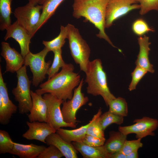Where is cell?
Wrapping results in <instances>:
<instances>
[{"label":"cell","mask_w":158,"mask_h":158,"mask_svg":"<svg viewBox=\"0 0 158 158\" xmlns=\"http://www.w3.org/2000/svg\"><path fill=\"white\" fill-rule=\"evenodd\" d=\"M133 122L135 123L130 126H119L118 130L127 135L135 134L137 139H142L148 135L154 136V131L158 127V120L148 117L135 119Z\"/></svg>","instance_id":"obj_11"},{"label":"cell","mask_w":158,"mask_h":158,"mask_svg":"<svg viewBox=\"0 0 158 158\" xmlns=\"http://www.w3.org/2000/svg\"><path fill=\"white\" fill-rule=\"evenodd\" d=\"M47 0H28L30 4L35 6L37 5H43Z\"/></svg>","instance_id":"obj_38"},{"label":"cell","mask_w":158,"mask_h":158,"mask_svg":"<svg viewBox=\"0 0 158 158\" xmlns=\"http://www.w3.org/2000/svg\"><path fill=\"white\" fill-rule=\"evenodd\" d=\"M13 0H0V30L3 31L11 25V4Z\"/></svg>","instance_id":"obj_24"},{"label":"cell","mask_w":158,"mask_h":158,"mask_svg":"<svg viewBox=\"0 0 158 158\" xmlns=\"http://www.w3.org/2000/svg\"><path fill=\"white\" fill-rule=\"evenodd\" d=\"M72 143L84 158H110V154L104 145L91 146L85 144L82 141L73 142Z\"/></svg>","instance_id":"obj_19"},{"label":"cell","mask_w":158,"mask_h":158,"mask_svg":"<svg viewBox=\"0 0 158 158\" xmlns=\"http://www.w3.org/2000/svg\"><path fill=\"white\" fill-rule=\"evenodd\" d=\"M96 116V114L86 125L78 128L69 130L61 128L57 130L56 132L64 140L68 142L71 143L73 142L82 141L86 134L88 127L93 121Z\"/></svg>","instance_id":"obj_21"},{"label":"cell","mask_w":158,"mask_h":158,"mask_svg":"<svg viewBox=\"0 0 158 158\" xmlns=\"http://www.w3.org/2000/svg\"><path fill=\"white\" fill-rule=\"evenodd\" d=\"M74 70L73 64L66 63L60 72L41 84L35 92L42 95L50 93L63 101L71 99L74 89L81 80L80 75Z\"/></svg>","instance_id":"obj_1"},{"label":"cell","mask_w":158,"mask_h":158,"mask_svg":"<svg viewBox=\"0 0 158 158\" xmlns=\"http://www.w3.org/2000/svg\"><path fill=\"white\" fill-rule=\"evenodd\" d=\"M137 0H108L107 7L105 28H108L113 22L130 11L140 9Z\"/></svg>","instance_id":"obj_10"},{"label":"cell","mask_w":158,"mask_h":158,"mask_svg":"<svg viewBox=\"0 0 158 158\" xmlns=\"http://www.w3.org/2000/svg\"><path fill=\"white\" fill-rule=\"evenodd\" d=\"M85 81L87 83V93L94 96L101 95L106 105L116 97L108 87L107 78L101 60L98 59L90 61L87 71Z\"/></svg>","instance_id":"obj_3"},{"label":"cell","mask_w":158,"mask_h":158,"mask_svg":"<svg viewBox=\"0 0 158 158\" xmlns=\"http://www.w3.org/2000/svg\"><path fill=\"white\" fill-rule=\"evenodd\" d=\"M148 71L145 69L138 66L131 73L132 77L131 82L129 85L128 89L131 91L136 89L138 84Z\"/></svg>","instance_id":"obj_32"},{"label":"cell","mask_w":158,"mask_h":158,"mask_svg":"<svg viewBox=\"0 0 158 158\" xmlns=\"http://www.w3.org/2000/svg\"><path fill=\"white\" fill-rule=\"evenodd\" d=\"M32 106L28 114L30 122L38 121L47 122V106L42 95L31 90Z\"/></svg>","instance_id":"obj_16"},{"label":"cell","mask_w":158,"mask_h":158,"mask_svg":"<svg viewBox=\"0 0 158 158\" xmlns=\"http://www.w3.org/2000/svg\"><path fill=\"white\" fill-rule=\"evenodd\" d=\"M108 106L109 110L114 114L123 117L128 115L127 103L124 98L116 97L110 101Z\"/></svg>","instance_id":"obj_26"},{"label":"cell","mask_w":158,"mask_h":158,"mask_svg":"<svg viewBox=\"0 0 158 158\" xmlns=\"http://www.w3.org/2000/svg\"><path fill=\"white\" fill-rule=\"evenodd\" d=\"M141 139L138 138L131 140H126L120 151L127 155L133 151L138 150L143 146V144L141 141Z\"/></svg>","instance_id":"obj_34"},{"label":"cell","mask_w":158,"mask_h":158,"mask_svg":"<svg viewBox=\"0 0 158 158\" xmlns=\"http://www.w3.org/2000/svg\"><path fill=\"white\" fill-rule=\"evenodd\" d=\"M68 29L66 26L61 25L60 32L56 38L50 41H42L43 44L49 51L53 52L56 50L61 49L67 38Z\"/></svg>","instance_id":"obj_25"},{"label":"cell","mask_w":158,"mask_h":158,"mask_svg":"<svg viewBox=\"0 0 158 158\" xmlns=\"http://www.w3.org/2000/svg\"><path fill=\"white\" fill-rule=\"evenodd\" d=\"M64 0H47L42 5L40 22L36 30V32L45 24L54 13L57 8Z\"/></svg>","instance_id":"obj_23"},{"label":"cell","mask_w":158,"mask_h":158,"mask_svg":"<svg viewBox=\"0 0 158 158\" xmlns=\"http://www.w3.org/2000/svg\"><path fill=\"white\" fill-rule=\"evenodd\" d=\"M1 44V55L6 62L5 72H16L24 65V58L21 54L11 47L8 43L2 42Z\"/></svg>","instance_id":"obj_15"},{"label":"cell","mask_w":158,"mask_h":158,"mask_svg":"<svg viewBox=\"0 0 158 158\" xmlns=\"http://www.w3.org/2000/svg\"><path fill=\"white\" fill-rule=\"evenodd\" d=\"M27 66L24 65L16 72L17 83L12 91L16 101L18 103L19 113L24 114L29 112L32 106L30 86L31 81L27 73Z\"/></svg>","instance_id":"obj_5"},{"label":"cell","mask_w":158,"mask_h":158,"mask_svg":"<svg viewBox=\"0 0 158 158\" xmlns=\"http://www.w3.org/2000/svg\"><path fill=\"white\" fill-rule=\"evenodd\" d=\"M108 0H73V16L76 19L81 17L93 24L99 31L97 36L103 39L111 46H114L105 33V18Z\"/></svg>","instance_id":"obj_2"},{"label":"cell","mask_w":158,"mask_h":158,"mask_svg":"<svg viewBox=\"0 0 158 158\" xmlns=\"http://www.w3.org/2000/svg\"><path fill=\"white\" fill-rule=\"evenodd\" d=\"M53 52L54 54V59L47 72L48 80L49 79L58 73L60 68L62 67L66 63L62 57L61 49L56 50Z\"/></svg>","instance_id":"obj_28"},{"label":"cell","mask_w":158,"mask_h":158,"mask_svg":"<svg viewBox=\"0 0 158 158\" xmlns=\"http://www.w3.org/2000/svg\"><path fill=\"white\" fill-rule=\"evenodd\" d=\"M4 39L6 41L10 38L14 39L19 45L20 54L24 58L30 51L29 46L32 37L27 31L18 23L17 20L6 29Z\"/></svg>","instance_id":"obj_13"},{"label":"cell","mask_w":158,"mask_h":158,"mask_svg":"<svg viewBox=\"0 0 158 158\" xmlns=\"http://www.w3.org/2000/svg\"><path fill=\"white\" fill-rule=\"evenodd\" d=\"M127 136L119 130L110 131L109 137L104 145L107 152L111 154L120 151L127 140Z\"/></svg>","instance_id":"obj_22"},{"label":"cell","mask_w":158,"mask_h":158,"mask_svg":"<svg viewBox=\"0 0 158 158\" xmlns=\"http://www.w3.org/2000/svg\"><path fill=\"white\" fill-rule=\"evenodd\" d=\"M46 147L43 145L32 143L26 145L14 142L13 147L10 154L20 158H37Z\"/></svg>","instance_id":"obj_20"},{"label":"cell","mask_w":158,"mask_h":158,"mask_svg":"<svg viewBox=\"0 0 158 158\" xmlns=\"http://www.w3.org/2000/svg\"><path fill=\"white\" fill-rule=\"evenodd\" d=\"M14 142L6 131L0 130V154H10L14 146Z\"/></svg>","instance_id":"obj_30"},{"label":"cell","mask_w":158,"mask_h":158,"mask_svg":"<svg viewBox=\"0 0 158 158\" xmlns=\"http://www.w3.org/2000/svg\"><path fill=\"white\" fill-rule=\"evenodd\" d=\"M137 1L140 6L139 13L141 15H143L152 10L158 11V0Z\"/></svg>","instance_id":"obj_33"},{"label":"cell","mask_w":158,"mask_h":158,"mask_svg":"<svg viewBox=\"0 0 158 158\" xmlns=\"http://www.w3.org/2000/svg\"><path fill=\"white\" fill-rule=\"evenodd\" d=\"M17 107L10 99L6 87L0 68V123L8 124L13 114L16 113Z\"/></svg>","instance_id":"obj_12"},{"label":"cell","mask_w":158,"mask_h":158,"mask_svg":"<svg viewBox=\"0 0 158 158\" xmlns=\"http://www.w3.org/2000/svg\"><path fill=\"white\" fill-rule=\"evenodd\" d=\"M132 29L134 34L139 36L144 35L150 32H153L154 30L150 27L147 22L143 19L138 18L133 23Z\"/></svg>","instance_id":"obj_31"},{"label":"cell","mask_w":158,"mask_h":158,"mask_svg":"<svg viewBox=\"0 0 158 158\" xmlns=\"http://www.w3.org/2000/svg\"><path fill=\"white\" fill-rule=\"evenodd\" d=\"M84 82L83 78L79 85L74 89L72 99L64 101L62 104L61 113L64 121L67 123L77 124L78 121L76 114L77 111L89 101L88 97L82 92Z\"/></svg>","instance_id":"obj_9"},{"label":"cell","mask_w":158,"mask_h":158,"mask_svg":"<svg viewBox=\"0 0 158 158\" xmlns=\"http://www.w3.org/2000/svg\"><path fill=\"white\" fill-rule=\"evenodd\" d=\"M123 118L108 110L101 115L99 117V121L104 131L112 123L119 125L122 124L123 121Z\"/></svg>","instance_id":"obj_27"},{"label":"cell","mask_w":158,"mask_h":158,"mask_svg":"<svg viewBox=\"0 0 158 158\" xmlns=\"http://www.w3.org/2000/svg\"><path fill=\"white\" fill-rule=\"evenodd\" d=\"M106 141L104 138H99L86 134L82 141L85 144L91 146L104 145Z\"/></svg>","instance_id":"obj_36"},{"label":"cell","mask_w":158,"mask_h":158,"mask_svg":"<svg viewBox=\"0 0 158 158\" xmlns=\"http://www.w3.org/2000/svg\"><path fill=\"white\" fill-rule=\"evenodd\" d=\"M67 39L71 55L75 63L79 65L80 70L85 72L90 61V48L86 42L80 35L78 28L73 25L68 24Z\"/></svg>","instance_id":"obj_4"},{"label":"cell","mask_w":158,"mask_h":158,"mask_svg":"<svg viewBox=\"0 0 158 158\" xmlns=\"http://www.w3.org/2000/svg\"><path fill=\"white\" fill-rule=\"evenodd\" d=\"M149 40V37L145 35L143 36H140L138 38L140 50L135 64L136 66L141 67L148 72L153 73L154 72L153 66L150 63L149 58L150 50L149 46L151 44Z\"/></svg>","instance_id":"obj_17"},{"label":"cell","mask_w":158,"mask_h":158,"mask_svg":"<svg viewBox=\"0 0 158 158\" xmlns=\"http://www.w3.org/2000/svg\"><path fill=\"white\" fill-rule=\"evenodd\" d=\"M126 155L120 151L110 154V158H126Z\"/></svg>","instance_id":"obj_37"},{"label":"cell","mask_w":158,"mask_h":158,"mask_svg":"<svg viewBox=\"0 0 158 158\" xmlns=\"http://www.w3.org/2000/svg\"><path fill=\"white\" fill-rule=\"evenodd\" d=\"M63 156L58 149L55 146L50 145L46 147L37 158H61Z\"/></svg>","instance_id":"obj_35"},{"label":"cell","mask_w":158,"mask_h":158,"mask_svg":"<svg viewBox=\"0 0 158 158\" xmlns=\"http://www.w3.org/2000/svg\"><path fill=\"white\" fill-rule=\"evenodd\" d=\"M47 104V123L57 130L63 127L75 128L77 124L68 123L63 120L60 106L63 100L59 99L49 93L43 96Z\"/></svg>","instance_id":"obj_8"},{"label":"cell","mask_w":158,"mask_h":158,"mask_svg":"<svg viewBox=\"0 0 158 158\" xmlns=\"http://www.w3.org/2000/svg\"><path fill=\"white\" fill-rule=\"evenodd\" d=\"M126 155V158H138V150L133 151Z\"/></svg>","instance_id":"obj_39"},{"label":"cell","mask_w":158,"mask_h":158,"mask_svg":"<svg viewBox=\"0 0 158 158\" xmlns=\"http://www.w3.org/2000/svg\"><path fill=\"white\" fill-rule=\"evenodd\" d=\"M102 114V109L100 108L96 114L95 119L88 127L86 134L97 137H104V130L99 121V117Z\"/></svg>","instance_id":"obj_29"},{"label":"cell","mask_w":158,"mask_h":158,"mask_svg":"<svg viewBox=\"0 0 158 158\" xmlns=\"http://www.w3.org/2000/svg\"><path fill=\"white\" fill-rule=\"evenodd\" d=\"M28 130L22 135V137L28 140H36L46 144V138L56 130L47 122L38 121H27Z\"/></svg>","instance_id":"obj_14"},{"label":"cell","mask_w":158,"mask_h":158,"mask_svg":"<svg viewBox=\"0 0 158 158\" xmlns=\"http://www.w3.org/2000/svg\"><path fill=\"white\" fill-rule=\"evenodd\" d=\"M46 144L49 145H53L61 152L66 158H77L78 151L72 143L64 140L56 132L49 135L46 138Z\"/></svg>","instance_id":"obj_18"},{"label":"cell","mask_w":158,"mask_h":158,"mask_svg":"<svg viewBox=\"0 0 158 158\" xmlns=\"http://www.w3.org/2000/svg\"><path fill=\"white\" fill-rule=\"evenodd\" d=\"M42 8V5L34 6L28 3L25 6L16 8L13 12L18 23L27 31L32 37L36 33Z\"/></svg>","instance_id":"obj_7"},{"label":"cell","mask_w":158,"mask_h":158,"mask_svg":"<svg viewBox=\"0 0 158 158\" xmlns=\"http://www.w3.org/2000/svg\"><path fill=\"white\" fill-rule=\"evenodd\" d=\"M49 52L44 47L42 50L36 54L30 51L24 58V65L29 67L33 75L32 83L35 87H37L45 79L51 64V61L46 62L45 60Z\"/></svg>","instance_id":"obj_6"}]
</instances>
